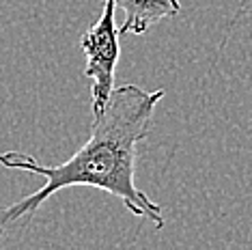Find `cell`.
Listing matches in <instances>:
<instances>
[{
	"instance_id": "6da1fadb",
	"label": "cell",
	"mask_w": 252,
	"mask_h": 250,
	"mask_svg": "<svg viewBox=\"0 0 252 250\" xmlns=\"http://www.w3.org/2000/svg\"><path fill=\"white\" fill-rule=\"evenodd\" d=\"M164 91H145L136 84L114 87L106 106L93 112L91 136L63 164H41L22 151L0 153V164L43 177L45 184L20 201L0 209V237L9 229L26 226L48 198L73 186H89L119 198L138 218L164 226L162 207L136 186L138 145L149 136L156 106Z\"/></svg>"
},
{
	"instance_id": "7a4b0ae2",
	"label": "cell",
	"mask_w": 252,
	"mask_h": 250,
	"mask_svg": "<svg viewBox=\"0 0 252 250\" xmlns=\"http://www.w3.org/2000/svg\"><path fill=\"white\" fill-rule=\"evenodd\" d=\"M117 2L104 0L99 20L80 37V48L87 56L84 76L91 80V99H93V112H99L106 106L114 89V73L117 62L121 56L119 48V26L114 20Z\"/></svg>"
},
{
	"instance_id": "3957f363",
	"label": "cell",
	"mask_w": 252,
	"mask_h": 250,
	"mask_svg": "<svg viewBox=\"0 0 252 250\" xmlns=\"http://www.w3.org/2000/svg\"><path fill=\"white\" fill-rule=\"evenodd\" d=\"M125 13L119 35H145L151 26L181 11L179 0H114Z\"/></svg>"
}]
</instances>
